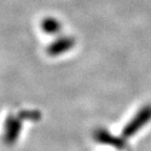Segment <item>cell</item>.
Wrapping results in <instances>:
<instances>
[{
  "label": "cell",
  "mask_w": 151,
  "mask_h": 151,
  "mask_svg": "<svg viewBox=\"0 0 151 151\" xmlns=\"http://www.w3.org/2000/svg\"><path fill=\"white\" fill-rule=\"evenodd\" d=\"M73 44H75L73 39L69 37H61L59 39H57L56 41H54V43H52L48 46L47 52L50 56H58V55H61L65 52L66 50H68L70 47L73 46Z\"/></svg>",
  "instance_id": "cell-1"
},
{
  "label": "cell",
  "mask_w": 151,
  "mask_h": 151,
  "mask_svg": "<svg viewBox=\"0 0 151 151\" xmlns=\"http://www.w3.org/2000/svg\"><path fill=\"white\" fill-rule=\"evenodd\" d=\"M42 29L47 34H55L57 32L60 31L61 25H60V22L58 20L54 18H46L43 20L42 24Z\"/></svg>",
  "instance_id": "cell-2"
}]
</instances>
